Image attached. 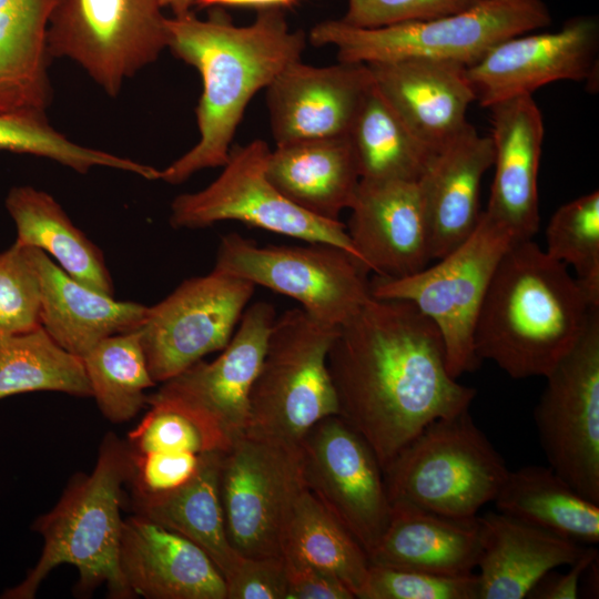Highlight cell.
Returning <instances> with one entry per match:
<instances>
[{
    "mask_svg": "<svg viewBox=\"0 0 599 599\" xmlns=\"http://www.w3.org/2000/svg\"><path fill=\"white\" fill-rule=\"evenodd\" d=\"M344 418L384 469L427 425L469 409L441 335L413 303L372 296L338 327L327 358Z\"/></svg>",
    "mask_w": 599,
    "mask_h": 599,
    "instance_id": "obj_1",
    "label": "cell"
},
{
    "mask_svg": "<svg viewBox=\"0 0 599 599\" xmlns=\"http://www.w3.org/2000/svg\"><path fill=\"white\" fill-rule=\"evenodd\" d=\"M166 49L195 68L203 90L195 109L199 141L160 170L159 180L177 185L194 173L223 166L252 98L266 89L305 48L302 31H292L282 9L260 10L247 26H235L215 11L206 19L192 11L166 17Z\"/></svg>",
    "mask_w": 599,
    "mask_h": 599,
    "instance_id": "obj_2",
    "label": "cell"
},
{
    "mask_svg": "<svg viewBox=\"0 0 599 599\" xmlns=\"http://www.w3.org/2000/svg\"><path fill=\"white\" fill-rule=\"evenodd\" d=\"M597 308L567 265L532 238L516 241L484 297L474 334L476 356L515 379L545 377L573 347Z\"/></svg>",
    "mask_w": 599,
    "mask_h": 599,
    "instance_id": "obj_3",
    "label": "cell"
},
{
    "mask_svg": "<svg viewBox=\"0 0 599 599\" xmlns=\"http://www.w3.org/2000/svg\"><path fill=\"white\" fill-rule=\"evenodd\" d=\"M131 465L128 443L108 433L93 470L89 475L77 474L57 505L33 522L32 529L43 538L41 556L24 579L7 589L1 598H34L48 575L63 564L79 571L78 595L105 586L111 598L134 597L119 564L123 522L120 509Z\"/></svg>",
    "mask_w": 599,
    "mask_h": 599,
    "instance_id": "obj_4",
    "label": "cell"
},
{
    "mask_svg": "<svg viewBox=\"0 0 599 599\" xmlns=\"http://www.w3.org/2000/svg\"><path fill=\"white\" fill-rule=\"evenodd\" d=\"M550 23L541 0H481L459 13L379 28L325 20L311 29L308 39L315 47H335L341 62L367 64L416 58L468 68L500 41Z\"/></svg>",
    "mask_w": 599,
    "mask_h": 599,
    "instance_id": "obj_5",
    "label": "cell"
},
{
    "mask_svg": "<svg viewBox=\"0 0 599 599\" xmlns=\"http://www.w3.org/2000/svg\"><path fill=\"white\" fill-rule=\"evenodd\" d=\"M383 473L390 504L473 518L494 501L509 469L467 409L427 425Z\"/></svg>",
    "mask_w": 599,
    "mask_h": 599,
    "instance_id": "obj_6",
    "label": "cell"
},
{
    "mask_svg": "<svg viewBox=\"0 0 599 599\" xmlns=\"http://www.w3.org/2000/svg\"><path fill=\"white\" fill-rule=\"evenodd\" d=\"M337 332L301 307L275 318L251 389L245 434L301 443L316 423L338 415L327 364Z\"/></svg>",
    "mask_w": 599,
    "mask_h": 599,
    "instance_id": "obj_7",
    "label": "cell"
},
{
    "mask_svg": "<svg viewBox=\"0 0 599 599\" xmlns=\"http://www.w3.org/2000/svg\"><path fill=\"white\" fill-rule=\"evenodd\" d=\"M514 234L484 211L473 233L433 266L404 277L370 280V294L378 298L413 303L438 328L449 374L458 378L476 369V321L494 276Z\"/></svg>",
    "mask_w": 599,
    "mask_h": 599,
    "instance_id": "obj_8",
    "label": "cell"
},
{
    "mask_svg": "<svg viewBox=\"0 0 599 599\" xmlns=\"http://www.w3.org/2000/svg\"><path fill=\"white\" fill-rule=\"evenodd\" d=\"M260 246L224 235L214 270L286 295L315 321L339 327L370 297V273L353 254L329 243Z\"/></svg>",
    "mask_w": 599,
    "mask_h": 599,
    "instance_id": "obj_9",
    "label": "cell"
},
{
    "mask_svg": "<svg viewBox=\"0 0 599 599\" xmlns=\"http://www.w3.org/2000/svg\"><path fill=\"white\" fill-rule=\"evenodd\" d=\"M159 0H58L49 21V57L80 65L110 97L166 49Z\"/></svg>",
    "mask_w": 599,
    "mask_h": 599,
    "instance_id": "obj_10",
    "label": "cell"
},
{
    "mask_svg": "<svg viewBox=\"0 0 599 599\" xmlns=\"http://www.w3.org/2000/svg\"><path fill=\"white\" fill-rule=\"evenodd\" d=\"M301 443L243 434L222 453L220 495L231 546L243 557L282 556L294 504L306 488Z\"/></svg>",
    "mask_w": 599,
    "mask_h": 599,
    "instance_id": "obj_11",
    "label": "cell"
},
{
    "mask_svg": "<svg viewBox=\"0 0 599 599\" xmlns=\"http://www.w3.org/2000/svg\"><path fill=\"white\" fill-rule=\"evenodd\" d=\"M270 152L267 143L260 139L231 148L223 171L212 183L172 201L171 225L197 230L222 221H238L305 242L334 244L358 258L345 224L312 215L271 183L266 175Z\"/></svg>",
    "mask_w": 599,
    "mask_h": 599,
    "instance_id": "obj_12",
    "label": "cell"
},
{
    "mask_svg": "<svg viewBox=\"0 0 599 599\" xmlns=\"http://www.w3.org/2000/svg\"><path fill=\"white\" fill-rule=\"evenodd\" d=\"M545 378L534 420L549 467L599 504V308Z\"/></svg>",
    "mask_w": 599,
    "mask_h": 599,
    "instance_id": "obj_13",
    "label": "cell"
},
{
    "mask_svg": "<svg viewBox=\"0 0 599 599\" xmlns=\"http://www.w3.org/2000/svg\"><path fill=\"white\" fill-rule=\"evenodd\" d=\"M254 290L251 282L213 268L183 281L148 307L139 331L153 380L162 384L207 354L222 351Z\"/></svg>",
    "mask_w": 599,
    "mask_h": 599,
    "instance_id": "obj_14",
    "label": "cell"
},
{
    "mask_svg": "<svg viewBox=\"0 0 599 599\" xmlns=\"http://www.w3.org/2000/svg\"><path fill=\"white\" fill-rule=\"evenodd\" d=\"M306 488L354 535L367 555L390 518L384 473L368 443L339 415L301 440Z\"/></svg>",
    "mask_w": 599,
    "mask_h": 599,
    "instance_id": "obj_15",
    "label": "cell"
},
{
    "mask_svg": "<svg viewBox=\"0 0 599 599\" xmlns=\"http://www.w3.org/2000/svg\"><path fill=\"white\" fill-rule=\"evenodd\" d=\"M275 318L271 303L252 304L215 359L196 362L162 383L149 397L170 402L194 415L227 450L245 433L251 389Z\"/></svg>",
    "mask_w": 599,
    "mask_h": 599,
    "instance_id": "obj_16",
    "label": "cell"
},
{
    "mask_svg": "<svg viewBox=\"0 0 599 599\" xmlns=\"http://www.w3.org/2000/svg\"><path fill=\"white\" fill-rule=\"evenodd\" d=\"M599 23L576 17L552 32L510 37L495 44L466 75L481 106L520 95L560 80H595L598 70Z\"/></svg>",
    "mask_w": 599,
    "mask_h": 599,
    "instance_id": "obj_17",
    "label": "cell"
},
{
    "mask_svg": "<svg viewBox=\"0 0 599 599\" xmlns=\"http://www.w3.org/2000/svg\"><path fill=\"white\" fill-rule=\"evenodd\" d=\"M372 84L365 63H291L266 88L276 145L347 135Z\"/></svg>",
    "mask_w": 599,
    "mask_h": 599,
    "instance_id": "obj_18",
    "label": "cell"
},
{
    "mask_svg": "<svg viewBox=\"0 0 599 599\" xmlns=\"http://www.w3.org/2000/svg\"><path fill=\"white\" fill-rule=\"evenodd\" d=\"M349 210L346 231L370 273L396 278L427 266L430 238L418 181L361 179Z\"/></svg>",
    "mask_w": 599,
    "mask_h": 599,
    "instance_id": "obj_19",
    "label": "cell"
},
{
    "mask_svg": "<svg viewBox=\"0 0 599 599\" xmlns=\"http://www.w3.org/2000/svg\"><path fill=\"white\" fill-rule=\"evenodd\" d=\"M489 109L495 172L484 212L506 226L517 241L530 240L540 220L537 179L542 115L532 95L504 100Z\"/></svg>",
    "mask_w": 599,
    "mask_h": 599,
    "instance_id": "obj_20",
    "label": "cell"
},
{
    "mask_svg": "<svg viewBox=\"0 0 599 599\" xmlns=\"http://www.w3.org/2000/svg\"><path fill=\"white\" fill-rule=\"evenodd\" d=\"M119 564L134 597L226 599L225 580L205 551L138 514L123 519Z\"/></svg>",
    "mask_w": 599,
    "mask_h": 599,
    "instance_id": "obj_21",
    "label": "cell"
},
{
    "mask_svg": "<svg viewBox=\"0 0 599 599\" xmlns=\"http://www.w3.org/2000/svg\"><path fill=\"white\" fill-rule=\"evenodd\" d=\"M493 162L491 138L479 135L470 123L436 151L418 180L432 260L451 252L475 230L481 214V180Z\"/></svg>",
    "mask_w": 599,
    "mask_h": 599,
    "instance_id": "obj_22",
    "label": "cell"
},
{
    "mask_svg": "<svg viewBox=\"0 0 599 599\" xmlns=\"http://www.w3.org/2000/svg\"><path fill=\"white\" fill-rule=\"evenodd\" d=\"M367 67L376 89L433 148L439 149L468 123L466 112L476 98L465 65L414 58Z\"/></svg>",
    "mask_w": 599,
    "mask_h": 599,
    "instance_id": "obj_23",
    "label": "cell"
},
{
    "mask_svg": "<svg viewBox=\"0 0 599 599\" xmlns=\"http://www.w3.org/2000/svg\"><path fill=\"white\" fill-rule=\"evenodd\" d=\"M27 247L39 280L40 326L63 349L82 358L102 339L140 328L148 306L93 290L41 250Z\"/></svg>",
    "mask_w": 599,
    "mask_h": 599,
    "instance_id": "obj_24",
    "label": "cell"
},
{
    "mask_svg": "<svg viewBox=\"0 0 599 599\" xmlns=\"http://www.w3.org/2000/svg\"><path fill=\"white\" fill-rule=\"evenodd\" d=\"M479 599H524L549 571L573 564L587 546L504 512L478 516Z\"/></svg>",
    "mask_w": 599,
    "mask_h": 599,
    "instance_id": "obj_25",
    "label": "cell"
},
{
    "mask_svg": "<svg viewBox=\"0 0 599 599\" xmlns=\"http://www.w3.org/2000/svg\"><path fill=\"white\" fill-rule=\"evenodd\" d=\"M368 554L369 564L439 575L474 572L480 555L478 516L454 518L403 502Z\"/></svg>",
    "mask_w": 599,
    "mask_h": 599,
    "instance_id": "obj_26",
    "label": "cell"
},
{
    "mask_svg": "<svg viewBox=\"0 0 599 599\" xmlns=\"http://www.w3.org/2000/svg\"><path fill=\"white\" fill-rule=\"evenodd\" d=\"M266 175L292 203L327 221H339L361 181L347 135L276 145L270 152Z\"/></svg>",
    "mask_w": 599,
    "mask_h": 599,
    "instance_id": "obj_27",
    "label": "cell"
},
{
    "mask_svg": "<svg viewBox=\"0 0 599 599\" xmlns=\"http://www.w3.org/2000/svg\"><path fill=\"white\" fill-rule=\"evenodd\" d=\"M58 0H0V113L45 112L52 88L47 32Z\"/></svg>",
    "mask_w": 599,
    "mask_h": 599,
    "instance_id": "obj_28",
    "label": "cell"
},
{
    "mask_svg": "<svg viewBox=\"0 0 599 599\" xmlns=\"http://www.w3.org/2000/svg\"><path fill=\"white\" fill-rule=\"evenodd\" d=\"M223 451L201 454L196 473L181 487L152 496H132L135 514L194 542L215 564L224 580L241 555L231 546L220 495Z\"/></svg>",
    "mask_w": 599,
    "mask_h": 599,
    "instance_id": "obj_29",
    "label": "cell"
},
{
    "mask_svg": "<svg viewBox=\"0 0 599 599\" xmlns=\"http://www.w3.org/2000/svg\"><path fill=\"white\" fill-rule=\"evenodd\" d=\"M4 205L17 229L16 243L41 250L74 280L114 295L102 251L72 223L51 194L18 185L10 189Z\"/></svg>",
    "mask_w": 599,
    "mask_h": 599,
    "instance_id": "obj_30",
    "label": "cell"
},
{
    "mask_svg": "<svg viewBox=\"0 0 599 599\" xmlns=\"http://www.w3.org/2000/svg\"><path fill=\"white\" fill-rule=\"evenodd\" d=\"M494 502L498 511L573 542H599V504L581 496L550 467L509 470Z\"/></svg>",
    "mask_w": 599,
    "mask_h": 599,
    "instance_id": "obj_31",
    "label": "cell"
},
{
    "mask_svg": "<svg viewBox=\"0 0 599 599\" xmlns=\"http://www.w3.org/2000/svg\"><path fill=\"white\" fill-rule=\"evenodd\" d=\"M347 136L363 180L417 182L438 150L409 128L374 83Z\"/></svg>",
    "mask_w": 599,
    "mask_h": 599,
    "instance_id": "obj_32",
    "label": "cell"
},
{
    "mask_svg": "<svg viewBox=\"0 0 599 599\" xmlns=\"http://www.w3.org/2000/svg\"><path fill=\"white\" fill-rule=\"evenodd\" d=\"M281 555L333 576L361 599L370 565L368 555L307 488L296 499L286 522Z\"/></svg>",
    "mask_w": 599,
    "mask_h": 599,
    "instance_id": "obj_33",
    "label": "cell"
},
{
    "mask_svg": "<svg viewBox=\"0 0 599 599\" xmlns=\"http://www.w3.org/2000/svg\"><path fill=\"white\" fill-rule=\"evenodd\" d=\"M31 392L92 395L82 358L59 346L42 326L0 339V399Z\"/></svg>",
    "mask_w": 599,
    "mask_h": 599,
    "instance_id": "obj_34",
    "label": "cell"
},
{
    "mask_svg": "<svg viewBox=\"0 0 599 599\" xmlns=\"http://www.w3.org/2000/svg\"><path fill=\"white\" fill-rule=\"evenodd\" d=\"M82 361L91 397L112 423L135 417L146 405L145 390L156 385L146 364L139 329L102 339Z\"/></svg>",
    "mask_w": 599,
    "mask_h": 599,
    "instance_id": "obj_35",
    "label": "cell"
},
{
    "mask_svg": "<svg viewBox=\"0 0 599 599\" xmlns=\"http://www.w3.org/2000/svg\"><path fill=\"white\" fill-rule=\"evenodd\" d=\"M0 151L50 159L81 174L103 166L146 180L159 176V170L153 166L71 141L49 123L45 112H1Z\"/></svg>",
    "mask_w": 599,
    "mask_h": 599,
    "instance_id": "obj_36",
    "label": "cell"
},
{
    "mask_svg": "<svg viewBox=\"0 0 599 599\" xmlns=\"http://www.w3.org/2000/svg\"><path fill=\"white\" fill-rule=\"evenodd\" d=\"M545 252L571 266L593 304L599 305V192L562 204L546 229Z\"/></svg>",
    "mask_w": 599,
    "mask_h": 599,
    "instance_id": "obj_37",
    "label": "cell"
},
{
    "mask_svg": "<svg viewBox=\"0 0 599 599\" xmlns=\"http://www.w3.org/2000/svg\"><path fill=\"white\" fill-rule=\"evenodd\" d=\"M150 409L128 433L133 451H166L203 454L224 451L215 436L191 413L170 402L151 398Z\"/></svg>",
    "mask_w": 599,
    "mask_h": 599,
    "instance_id": "obj_38",
    "label": "cell"
},
{
    "mask_svg": "<svg viewBox=\"0 0 599 599\" xmlns=\"http://www.w3.org/2000/svg\"><path fill=\"white\" fill-rule=\"evenodd\" d=\"M40 326V286L27 246L0 253V339Z\"/></svg>",
    "mask_w": 599,
    "mask_h": 599,
    "instance_id": "obj_39",
    "label": "cell"
},
{
    "mask_svg": "<svg viewBox=\"0 0 599 599\" xmlns=\"http://www.w3.org/2000/svg\"><path fill=\"white\" fill-rule=\"evenodd\" d=\"M361 599H479L478 576L439 575L370 564Z\"/></svg>",
    "mask_w": 599,
    "mask_h": 599,
    "instance_id": "obj_40",
    "label": "cell"
},
{
    "mask_svg": "<svg viewBox=\"0 0 599 599\" xmlns=\"http://www.w3.org/2000/svg\"><path fill=\"white\" fill-rule=\"evenodd\" d=\"M481 0H348L343 22L357 28H379L422 21L466 11Z\"/></svg>",
    "mask_w": 599,
    "mask_h": 599,
    "instance_id": "obj_41",
    "label": "cell"
},
{
    "mask_svg": "<svg viewBox=\"0 0 599 599\" xmlns=\"http://www.w3.org/2000/svg\"><path fill=\"white\" fill-rule=\"evenodd\" d=\"M130 485L132 496H152L174 490L196 473L201 454L131 449Z\"/></svg>",
    "mask_w": 599,
    "mask_h": 599,
    "instance_id": "obj_42",
    "label": "cell"
},
{
    "mask_svg": "<svg viewBox=\"0 0 599 599\" xmlns=\"http://www.w3.org/2000/svg\"><path fill=\"white\" fill-rule=\"evenodd\" d=\"M226 599H286L287 573L282 556L243 557L225 578Z\"/></svg>",
    "mask_w": 599,
    "mask_h": 599,
    "instance_id": "obj_43",
    "label": "cell"
},
{
    "mask_svg": "<svg viewBox=\"0 0 599 599\" xmlns=\"http://www.w3.org/2000/svg\"><path fill=\"white\" fill-rule=\"evenodd\" d=\"M284 558V557H283ZM287 573L286 599H354L333 576L305 564L284 558Z\"/></svg>",
    "mask_w": 599,
    "mask_h": 599,
    "instance_id": "obj_44",
    "label": "cell"
},
{
    "mask_svg": "<svg viewBox=\"0 0 599 599\" xmlns=\"http://www.w3.org/2000/svg\"><path fill=\"white\" fill-rule=\"evenodd\" d=\"M598 558L595 546H587L581 556L570 565L569 571L546 573L530 590L527 598L576 599L579 597L580 581L588 567Z\"/></svg>",
    "mask_w": 599,
    "mask_h": 599,
    "instance_id": "obj_45",
    "label": "cell"
},
{
    "mask_svg": "<svg viewBox=\"0 0 599 599\" xmlns=\"http://www.w3.org/2000/svg\"><path fill=\"white\" fill-rule=\"evenodd\" d=\"M298 0H200L199 7H252L264 9H282L295 4Z\"/></svg>",
    "mask_w": 599,
    "mask_h": 599,
    "instance_id": "obj_46",
    "label": "cell"
},
{
    "mask_svg": "<svg viewBox=\"0 0 599 599\" xmlns=\"http://www.w3.org/2000/svg\"><path fill=\"white\" fill-rule=\"evenodd\" d=\"M161 7L167 8L173 12V16L183 14L192 11L194 6H197L200 0H159Z\"/></svg>",
    "mask_w": 599,
    "mask_h": 599,
    "instance_id": "obj_47",
    "label": "cell"
},
{
    "mask_svg": "<svg viewBox=\"0 0 599 599\" xmlns=\"http://www.w3.org/2000/svg\"><path fill=\"white\" fill-rule=\"evenodd\" d=\"M484 1H498V0H484Z\"/></svg>",
    "mask_w": 599,
    "mask_h": 599,
    "instance_id": "obj_48",
    "label": "cell"
}]
</instances>
